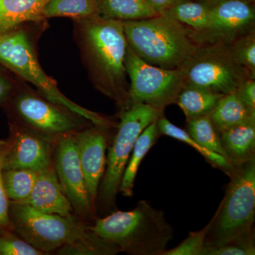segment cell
<instances>
[{"instance_id":"6da1fadb","label":"cell","mask_w":255,"mask_h":255,"mask_svg":"<svg viewBox=\"0 0 255 255\" xmlns=\"http://www.w3.org/2000/svg\"><path fill=\"white\" fill-rule=\"evenodd\" d=\"M82 55L97 90L122 112L131 106L127 82L123 22L100 14L75 19Z\"/></svg>"},{"instance_id":"7a4b0ae2","label":"cell","mask_w":255,"mask_h":255,"mask_svg":"<svg viewBox=\"0 0 255 255\" xmlns=\"http://www.w3.org/2000/svg\"><path fill=\"white\" fill-rule=\"evenodd\" d=\"M89 229L115 245L121 253L132 255H161L174 238V229L163 211L148 201L137 202L131 211H116L97 218Z\"/></svg>"},{"instance_id":"3957f363","label":"cell","mask_w":255,"mask_h":255,"mask_svg":"<svg viewBox=\"0 0 255 255\" xmlns=\"http://www.w3.org/2000/svg\"><path fill=\"white\" fill-rule=\"evenodd\" d=\"M122 22L128 46L146 63L159 68L179 69L198 46L187 28L167 13Z\"/></svg>"},{"instance_id":"277c9868","label":"cell","mask_w":255,"mask_h":255,"mask_svg":"<svg viewBox=\"0 0 255 255\" xmlns=\"http://www.w3.org/2000/svg\"><path fill=\"white\" fill-rule=\"evenodd\" d=\"M226 196L212 219L205 246L255 242V159L235 166Z\"/></svg>"},{"instance_id":"5b68a950","label":"cell","mask_w":255,"mask_h":255,"mask_svg":"<svg viewBox=\"0 0 255 255\" xmlns=\"http://www.w3.org/2000/svg\"><path fill=\"white\" fill-rule=\"evenodd\" d=\"M145 104H133L122 112L120 122L112 146L96 200V214H105L117 210V198L124 171L137 137L162 116Z\"/></svg>"},{"instance_id":"8992f818","label":"cell","mask_w":255,"mask_h":255,"mask_svg":"<svg viewBox=\"0 0 255 255\" xmlns=\"http://www.w3.org/2000/svg\"><path fill=\"white\" fill-rule=\"evenodd\" d=\"M0 63L38 89L42 97L87 119L93 125L110 128L114 125L100 114L80 107L67 98L55 82L42 70L27 35L22 30L0 34Z\"/></svg>"},{"instance_id":"52a82bcc","label":"cell","mask_w":255,"mask_h":255,"mask_svg":"<svg viewBox=\"0 0 255 255\" xmlns=\"http://www.w3.org/2000/svg\"><path fill=\"white\" fill-rule=\"evenodd\" d=\"M9 219L13 232L46 255L76 241L89 231V224L75 214H48L16 201H9Z\"/></svg>"},{"instance_id":"ba28073f","label":"cell","mask_w":255,"mask_h":255,"mask_svg":"<svg viewBox=\"0 0 255 255\" xmlns=\"http://www.w3.org/2000/svg\"><path fill=\"white\" fill-rule=\"evenodd\" d=\"M186 85L226 95L235 93L242 82L251 78L236 63L226 43H210L196 49L179 68Z\"/></svg>"},{"instance_id":"9c48e42d","label":"cell","mask_w":255,"mask_h":255,"mask_svg":"<svg viewBox=\"0 0 255 255\" xmlns=\"http://www.w3.org/2000/svg\"><path fill=\"white\" fill-rule=\"evenodd\" d=\"M12 122L58 142L62 137L85 128L87 119L29 92L11 95L4 105Z\"/></svg>"},{"instance_id":"30bf717a","label":"cell","mask_w":255,"mask_h":255,"mask_svg":"<svg viewBox=\"0 0 255 255\" xmlns=\"http://www.w3.org/2000/svg\"><path fill=\"white\" fill-rule=\"evenodd\" d=\"M125 66L130 80L131 105L145 104L161 113L167 106L176 103L185 85L180 69H164L142 60L128 44Z\"/></svg>"},{"instance_id":"8fae6325","label":"cell","mask_w":255,"mask_h":255,"mask_svg":"<svg viewBox=\"0 0 255 255\" xmlns=\"http://www.w3.org/2000/svg\"><path fill=\"white\" fill-rule=\"evenodd\" d=\"M74 134L65 135L58 140L53 164L60 186L74 213L90 224L98 217L87 190Z\"/></svg>"},{"instance_id":"7c38bea8","label":"cell","mask_w":255,"mask_h":255,"mask_svg":"<svg viewBox=\"0 0 255 255\" xmlns=\"http://www.w3.org/2000/svg\"><path fill=\"white\" fill-rule=\"evenodd\" d=\"M4 169H28L41 172L53 164L57 142L11 122Z\"/></svg>"},{"instance_id":"4fadbf2b","label":"cell","mask_w":255,"mask_h":255,"mask_svg":"<svg viewBox=\"0 0 255 255\" xmlns=\"http://www.w3.org/2000/svg\"><path fill=\"white\" fill-rule=\"evenodd\" d=\"M255 13L251 0H223L210 5L209 23L198 42L229 43L253 26Z\"/></svg>"},{"instance_id":"5bb4252c","label":"cell","mask_w":255,"mask_h":255,"mask_svg":"<svg viewBox=\"0 0 255 255\" xmlns=\"http://www.w3.org/2000/svg\"><path fill=\"white\" fill-rule=\"evenodd\" d=\"M107 129L94 125L74 134L87 190L95 208L107 164Z\"/></svg>"},{"instance_id":"9a60e30c","label":"cell","mask_w":255,"mask_h":255,"mask_svg":"<svg viewBox=\"0 0 255 255\" xmlns=\"http://www.w3.org/2000/svg\"><path fill=\"white\" fill-rule=\"evenodd\" d=\"M16 202L27 204L33 209L48 214L62 216L75 214L60 186L54 164L38 172L31 194L26 199Z\"/></svg>"},{"instance_id":"2e32d148","label":"cell","mask_w":255,"mask_h":255,"mask_svg":"<svg viewBox=\"0 0 255 255\" xmlns=\"http://www.w3.org/2000/svg\"><path fill=\"white\" fill-rule=\"evenodd\" d=\"M219 133L234 167L255 159V122L235 126Z\"/></svg>"},{"instance_id":"e0dca14e","label":"cell","mask_w":255,"mask_h":255,"mask_svg":"<svg viewBox=\"0 0 255 255\" xmlns=\"http://www.w3.org/2000/svg\"><path fill=\"white\" fill-rule=\"evenodd\" d=\"M49 0H0V34L16 29L27 21L44 19L43 9Z\"/></svg>"},{"instance_id":"ac0fdd59","label":"cell","mask_w":255,"mask_h":255,"mask_svg":"<svg viewBox=\"0 0 255 255\" xmlns=\"http://www.w3.org/2000/svg\"><path fill=\"white\" fill-rule=\"evenodd\" d=\"M160 135L157 128V121H155L146 128L137 137L119 187V192L122 195L130 198L133 196L135 177L142 159Z\"/></svg>"},{"instance_id":"d6986e66","label":"cell","mask_w":255,"mask_h":255,"mask_svg":"<svg viewBox=\"0 0 255 255\" xmlns=\"http://www.w3.org/2000/svg\"><path fill=\"white\" fill-rule=\"evenodd\" d=\"M209 116L219 132L235 126L255 122V113L242 102L236 92L221 97Z\"/></svg>"},{"instance_id":"ffe728a7","label":"cell","mask_w":255,"mask_h":255,"mask_svg":"<svg viewBox=\"0 0 255 255\" xmlns=\"http://www.w3.org/2000/svg\"><path fill=\"white\" fill-rule=\"evenodd\" d=\"M223 96L207 89L185 84L178 96L176 104L189 121L210 115Z\"/></svg>"},{"instance_id":"44dd1931","label":"cell","mask_w":255,"mask_h":255,"mask_svg":"<svg viewBox=\"0 0 255 255\" xmlns=\"http://www.w3.org/2000/svg\"><path fill=\"white\" fill-rule=\"evenodd\" d=\"M99 14L119 21H137L159 15L145 0H96Z\"/></svg>"},{"instance_id":"7402d4cb","label":"cell","mask_w":255,"mask_h":255,"mask_svg":"<svg viewBox=\"0 0 255 255\" xmlns=\"http://www.w3.org/2000/svg\"><path fill=\"white\" fill-rule=\"evenodd\" d=\"M157 126L160 135H167V136L173 137L179 141L185 142L187 145L195 149L214 167L223 169L228 174H229L234 168V166L226 157L199 145L198 142L191 138L190 135L186 130H183L181 128L171 123L168 119L164 118L162 116L157 119Z\"/></svg>"},{"instance_id":"603a6c76","label":"cell","mask_w":255,"mask_h":255,"mask_svg":"<svg viewBox=\"0 0 255 255\" xmlns=\"http://www.w3.org/2000/svg\"><path fill=\"white\" fill-rule=\"evenodd\" d=\"M210 5L193 1H179L167 11L184 26L193 30V37L202 33L207 27Z\"/></svg>"},{"instance_id":"cb8c5ba5","label":"cell","mask_w":255,"mask_h":255,"mask_svg":"<svg viewBox=\"0 0 255 255\" xmlns=\"http://www.w3.org/2000/svg\"><path fill=\"white\" fill-rule=\"evenodd\" d=\"M55 253L58 255H116L121 251L118 247L89 229L86 234L61 247Z\"/></svg>"},{"instance_id":"d4e9b609","label":"cell","mask_w":255,"mask_h":255,"mask_svg":"<svg viewBox=\"0 0 255 255\" xmlns=\"http://www.w3.org/2000/svg\"><path fill=\"white\" fill-rule=\"evenodd\" d=\"M99 14L96 0H49L43 9V17H71L75 19Z\"/></svg>"},{"instance_id":"484cf974","label":"cell","mask_w":255,"mask_h":255,"mask_svg":"<svg viewBox=\"0 0 255 255\" xmlns=\"http://www.w3.org/2000/svg\"><path fill=\"white\" fill-rule=\"evenodd\" d=\"M38 172L28 169H3L5 194L9 201H19L31 194Z\"/></svg>"},{"instance_id":"4316f807","label":"cell","mask_w":255,"mask_h":255,"mask_svg":"<svg viewBox=\"0 0 255 255\" xmlns=\"http://www.w3.org/2000/svg\"><path fill=\"white\" fill-rule=\"evenodd\" d=\"M187 132L193 140L205 148L220 154L228 159L219 132L211 122L209 115L191 119L187 121Z\"/></svg>"},{"instance_id":"83f0119b","label":"cell","mask_w":255,"mask_h":255,"mask_svg":"<svg viewBox=\"0 0 255 255\" xmlns=\"http://www.w3.org/2000/svg\"><path fill=\"white\" fill-rule=\"evenodd\" d=\"M231 54L238 65L245 69L252 78L255 75V36L248 32L229 46Z\"/></svg>"},{"instance_id":"f1b7e54d","label":"cell","mask_w":255,"mask_h":255,"mask_svg":"<svg viewBox=\"0 0 255 255\" xmlns=\"http://www.w3.org/2000/svg\"><path fill=\"white\" fill-rule=\"evenodd\" d=\"M0 255H46L13 231L0 232Z\"/></svg>"},{"instance_id":"f546056e","label":"cell","mask_w":255,"mask_h":255,"mask_svg":"<svg viewBox=\"0 0 255 255\" xmlns=\"http://www.w3.org/2000/svg\"><path fill=\"white\" fill-rule=\"evenodd\" d=\"M211 224L212 219L203 229L189 233V236L179 246L166 250L161 255H201Z\"/></svg>"},{"instance_id":"4dcf8cb0","label":"cell","mask_w":255,"mask_h":255,"mask_svg":"<svg viewBox=\"0 0 255 255\" xmlns=\"http://www.w3.org/2000/svg\"><path fill=\"white\" fill-rule=\"evenodd\" d=\"M6 148V140H0V232L12 231L9 219V201L5 194L2 179Z\"/></svg>"},{"instance_id":"1f68e13d","label":"cell","mask_w":255,"mask_h":255,"mask_svg":"<svg viewBox=\"0 0 255 255\" xmlns=\"http://www.w3.org/2000/svg\"><path fill=\"white\" fill-rule=\"evenodd\" d=\"M255 242L231 243L219 247L204 246L201 255H254Z\"/></svg>"},{"instance_id":"d6a6232c","label":"cell","mask_w":255,"mask_h":255,"mask_svg":"<svg viewBox=\"0 0 255 255\" xmlns=\"http://www.w3.org/2000/svg\"><path fill=\"white\" fill-rule=\"evenodd\" d=\"M242 102L255 113V81L254 78H248L238 87L236 92Z\"/></svg>"},{"instance_id":"836d02e7","label":"cell","mask_w":255,"mask_h":255,"mask_svg":"<svg viewBox=\"0 0 255 255\" xmlns=\"http://www.w3.org/2000/svg\"><path fill=\"white\" fill-rule=\"evenodd\" d=\"M14 85L0 73V106H4L14 93Z\"/></svg>"},{"instance_id":"e575fe53","label":"cell","mask_w":255,"mask_h":255,"mask_svg":"<svg viewBox=\"0 0 255 255\" xmlns=\"http://www.w3.org/2000/svg\"><path fill=\"white\" fill-rule=\"evenodd\" d=\"M146 2L158 14H165L179 0H145Z\"/></svg>"},{"instance_id":"d590c367","label":"cell","mask_w":255,"mask_h":255,"mask_svg":"<svg viewBox=\"0 0 255 255\" xmlns=\"http://www.w3.org/2000/svg\"><path fill=\"white\" fill-rule=\"evenodd\" d=\"M211 1L212 4H214V3L219 2V1H223V0H211Z\"/></svg>"}]
</instances>
